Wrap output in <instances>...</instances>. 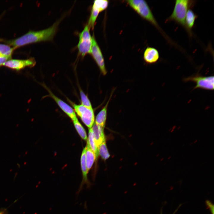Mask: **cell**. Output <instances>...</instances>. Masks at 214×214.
<instances>
[{"instance_id": "1", "label": "cell", "mask_w": 214, "mask_h": 214, "mask_svg": "<svg viewBox=\"0 0 214 214\" xmlns=\"http://www.w3.org/2000/svg\"><path fill=\"white\" fill-rule=\"evenodd\" d=\"M60 21L55 22L50 27L39 31H30L23 35L7 43L15 48L27 44L52 40L56 33Z\"/></svg>"}, {"instance_id": "2", "label": "cell", "mask_w": 214, "mask_h": 214, "mask_svg": "<svg viewBox=\"0 0 214 214\" xmlns=\"http://www.w3.org/2000/svg\"><path fill=\"white\" fill-rule=\"evenodd\" d=\"M126 2L141 17L154 26L166 39L168 38L159 25L146 1L129 0L126 1Z\"/></svg>"}, {"instance_id": "3", "label": "cell", "mask_w": 214, "mask_h": 214, "mask_svg": "<svg viewBox=\"0 0 214 214\" xmlns=\"http://www.w3.org/2000/svg\"><path fill=\"white\" fill-rule=\"evenodd\" d=\"M195 1L189 0H176L172 12L166 21H175L186 29L185 19L186 13L188 10L194 5Z\"/></svg>"}, {"instance_id": "4", "label": "cell", "mask_w": 214, "mask_h": 214, "mask_svg": "<svg viewBox=\"0 0 214 214\" xmlns=\"http://www.w3.org/2000/svg\"><path fill=\"white\" fill-rule=\"evenodd\" d=\"M87 25L79 34V41L77 46L79 55L84 57L88 54H90L92 46V37Z\"/></svg>"}, {"instance_id": "5", "label": "cell", "mask_w": 214, "mask_h": 214, "mask_svg": "<svg viewBox=\"0 0 214 214\" xmlns=\"http://www.w3.org/2000/svg\"><path fill=\"white\" fill-rule=\"evenodd\" d=\"M75 111L80 117L84 123L89 128L93 125L95 121V116L92 108H89L82 105H78L70 101Z\"/></svg>"}, {"instance_id": "6", "label": "cell", "mask_w": 214, "mask_h": 214, "mask_svg": "<svg viewBox=\"0 0 214 214\" xmlns=\"http://www.w3.org/2000/svg\"><path fill=\"white\" fill-rule=\"evenodd\" d=\"M185 81H191L196 83L193 89L201 88L208 90L214 89V76H202L197 74L185 78Z\"/></svg>"}, {"instance_id": "7", "label": "cell", "mask_w": 214, "mask_h": 214, "mask_svg": "<svg viewBox=\"0 0 214 214\" xmlns=\"http://www.w3.org/2000/svg\"><path fill=\"white\" fill-rule=\"evenodd\" d=\"M92 37V46L91 53L92 57L103 75L107 73L104 59L101 49L95 38L93 34Z\"/></svg>"}, {"instance_id": "8", "label": "cell", "mask_w": 214, "mask_h": 214, "mask_svg": "<svg viewBox=\"0 0 214 214\" xmlns=\"http://www.w3.org/2000/svg\"><path fill=\"white\" fill-rule=\"evenodd\" d=\"M108 4V0H96L94 1L87 24L90 29H93L99 13L106 9Z\"/></svg>"}, {"instance_id": "9", "label": "cell", "mask_w": 214, "mask_h": 214, "mask_svg": "<svg viewBox=\"0 0 214 214\" xmlns=\"http://www.w3.org/2000/svg\"><path fill=\"white\" fill-rule=\"evenodd\" d=\"M35 63L36 62L33 58H30L26 59H11L5 62L3 65L18 71L27 67H33L35 65Z\"/></svg>"}, {"instance_id": "10", "label": "cell", "mask_w": 214, "mask_h": 214, "mask_svg": "<svg viewBox=\"0 0 214 214\" xmlns=\"http://www.w3.org/2000/svg\"><path fill=\"white\" fill-rule=\"evenodd\" d=\"M43 85L49 92V95L54 100L61 109L73 121L77 118L75 113L72 107L54 94L46 86Z\"/></svg>"}, {"instance_id": "11", "label": "cell", "mask_w": 214, "mask_h": 214, "mask_svg": "<svg viewBox=\"0 0 214 214\" xmlns=\"http://www.w3.org/2000/svg\"><path fill=\"white\" fill-rule=\"evenodd\" d=\"M160 57L159 53L156 48L148 47L145 50L143 55L145 62L148 64H154L159 60Z\"/></svg>"}, {"instance_id": "12", "label": "cell", "mask_w": 214, "mask_h": 214, "mask_svg": "<svg viewBox=\"0 0 214 214\" xmlns=\"http://www.w3.org/2000/svg\"><path fill=\"white\" fill-rule=\"evenodd\" d=\"M91 128L95 142L99 149L100 144L106 140L104 132V128L95 123Z\"/></svg>"}, {"instance_id": "13", "label": "cell", "mask_w": 214, "mask_h": 214, "mask_svg": "<svg viewBox=\"0 0 214 214\" xmlns=\"http://www.w3.org/2000/svg\"><path fill=\"white\" fill-rule=\"evenodd\" d=\"M197 17V15L192 10L189 9L188 10L185 19L186 30L191 36L192 34V29L194 26Z\"/></svg>"}, {"instance_id": "14", "label": "cell", "mask_w": 214, "mask_h": 214, "mask_svg": "<svg viewBox=\"0 0 214 214\" xmlns=\"http://www.w3.org/2000/svg\"><path fill=\"white\" fill-rule=\"evenodd\" d=\"M111 96V95L107 102L97 115L95 119V123L104 128L107 118V108Z\"/></svg>"}, {"instance_id": "15", "label": "cell", "mask_w": 214, "mask_h": 214, "mask_svg": "<svg viewBox=\"0 0 214 214\" xmlns=\"http://www.w3.org/2000/svg\"><path fill=\"white\" fill-rule=\"evenodd\" d=\"M86 146V159L87 171H88L92 167L94 162L96 159L95 155L91 149L88 140H87Z\"/></svg>"}, {"instance_id": "16", "label": "cell", "mask_w": 214, "mask_h": 214, "mask_svg": "<svg viewBox=\"0 0 214 214\" xmlns=\"http://www.w3.org/2000/svg\"><path fill=\"white\" fill-rule=\"evenodd\" d=\"M89 146L95 155L96 160L99 155V149L95 141L92 128H89L88 139H87Z\"/></svg>"}, {"instance_id": "17", "label": "cell", "mask_w": 214, "mask_h": 214, "mask_svg": "<svg viewBox=\"0 0 214 214\" xmlns=\"http://www.w3.org/2000/svg\"><path fill=\"white\" fill-rule=\"evenodd\" d=\"M15 49V48L11 47L9 45L0 44V55L11 59L12 55Z\"/></svg>"}, {"instance_id": "18", "label": "cell", "mask_w": 214, "mask_h": 214, "mask_svg": "<svg viewBox=\"0 0 214 214\" xmlns=\"http://www.w3.org/2000/svg\"><path fill=\"white\" fill-rule=\"evenodd\" d=\"M73 122L77 131L81 138L84 140H87V136L85 130L77 118L73 120Z\"/></svg>"}, {"instance_id": "19", "label": "cell", "mask_w": 214, "mask_h": 214, "mask_svg": "<svg viewBox=\"0 0 214 214\" xmlns=\"http://www.w3.org/2000/svg\"><path fill=\"white\" fill-rule=\"evenodd\" d=\"M99 154L101 158L105 160L107 159L110 157V155L107 147L106 140L102 142L99 146Z\"/></svg>"}, {"instance_id": "20", "label": "cell", "mask_w": 214, "mask_h": 214, "mask_svg": "<svg viewBox=\"0 0 214 214\" xmlns=\"http://www.w3.org/2000/svg\"><path fill=\"white\" fill-rule=\"evenodd\" d=\"M81 105L86 107L92 108L91 104L87 96L81 90H80Z\"/></svg>"}, {"instance_id": "21", "label": "cell", "mask_w": 214, "mask_h": 214, "mask_svg": "<svg viewBox=\"0 0 214 214\" xmlns=\"http://www.w3.org/2000/svg\"><path fill=\"white\" fill-rule=\"evenodd\" d=\"M206 205L209 208L212 214H214V206L213 204L210 201L207 200L206 202Z\"/></svg>"}, {"instance_id": "22", "label": "cell", "mask_w": 214, "mask_h": 214, "mask_svg": "<svg viewBox=\"0 0 214 214\" xmlns=\"http://www.w3.org/2000/svg\"><path fill=\"white\" fill-rule=\"evenodd\" d=\"M10 59L8 58L0 55V66L3 65L5 62Z\"/></svg>"}, {"instance_id": "23", "label": "cell", "mask_w": 214, "mask_h": 214, "mask_svg": "<svg viewBox=\"0 0 214 214\" xmlns=\"http://www.w3.org/2000/svg\"><path fill=\"white\" fill-rule=\"evenodd\" d=\"M176 128V126L175 125H174V126H173L170 132L171 133H172L174 130V129Z\"/></svg>"}, {"instance_id": "24", "label": "cell", "mask_w": 214, "mask_h": 214, "mask_svg": "<svg viewBox=\"0 0 214 214\" xmlns=\"http://www.w3.org/2000/svg\"><path fill=\"white\" fill-rule=\"evenodd\" d=\"M5 210L0 211V214H5Z\"/></svg>"}, {"instance_id": "25", "label": "cell", "mask_w": 214, "mask_h": 214, "mask_svg": "<svg viewBox=\"0 0 214 214\" xmlns=\"http://www.w3.org/2000/svg\"><path fill=\"white\" fill-rule=\"evenodd\" d=\"M197 141H198V140H194V141H193V143H194V144H196V143L197 142Z\"/></svg>"}, {"instance_id": "26", "label": "cell", "mask_w": 214, "mask_h": 214, "mask_svg": "<svg viewBox=\"0 0 214 214\" xmlns=\"http://www.w3.org/2000/svg\"><path fill=\"white\" fill-rule=\"evenodd\" d=\"M179 207H178V208H177V209L174 212V213H173V214H175V213L176 212H177V210H178V209H179Z\"/></svg>"}, {"instance_id": "27", "label": "cell", "mask_w": 214, "mask_h": 214, "mask_svg": "<svg viewBox=\"0 0 214 214\" xmlns=\"http://www.w3.org/2000/svg\"><path fill=\"white\" fill-rule=\"evenodd\" d=\"M164 158L163 157L160 159V161H162L164 160Z\"/></svg>"}, {"instance_id": "28", "label": "cell", "mask_w": 214, "mask_h": 214, "mask_svg": "<svg viewBox=\"0 0 214 214\" xmlns=\"http://www.w3.org/2000/svg\"><path fill=\"white\" fill-rule=\"evenodd\" d=\"M171 156H169V157H168V158H167V159L168 160H169L171 159Z\"/></svg>"}, {"instance_id": "29", "label": "cell", "mask_w": 214, "mask_h": 214, "mask_svg": "<svg viewBox=\"0 0 214 214\" xmlns=\"http://www.w3.org/2000/svg\"><path fill=\"white\" fill-rule=\"evenodd\" d=\"M193 144V143L192 142H191V143H190L189 144V145H190V146H191V145H192Z\"/></svg>"}, {"instance_id": "30", "label": "cell", "mask_w": 214, "mask_h": 214, "mask_svg": "<svg viewBox=\"0 0 214 214\" xmlns=\"http://www.w3.org/2000/svg\"><path fill=\"white\" fill-rule=\"evenodd\" d=\"M180 127H181L180 126H179V127H178V128H177V130H179V129H180Z\"/></svg>"}, {"instance_id": "31", "label": "cell", "mask_w": 214, "mask_h": 214, "mask_svg": "<svg viewBox=\"0 0 214 214\" xmlns=\"http://www.w3.org/2000/svg\"><path fill=\"white\" fill-rule=\"evenodd\" d=\"M171 128H170V129H169V131L170 132L171 131Z\"/></svg>"}, {"instance_id": "32", "label": "cell", "mask_w": 214, "mask_h": 214, "mask_svg": "<svg viewBox=\"0 0 214 214\" xmlns=\"http://www.w3.org/2000/svg\"><path fill=\"white\" fill-rule=\"evenodd\" d=\"M159 155H160V154H158L157 155V156H157V157H158V156H159Z\"/></svg>"}, {"instance_id": "33", "label": "cell", "mask_w": 214, "mask_h": 214, "mask_svg": "<svg viewBox=\"0 0 214 214\" xmlns=\"http://www.w3.org/2000/svg\"><path fill=\"white\" fill-rule=\"evenodd\" d=\"M3 40V39H0V41H2Z\"/></svg>"}, {"instance_id": "34", "label": "cell", "mask_w": 214, "mask_h": 214, "mask_svg": "<svg viewBox=\"0 0 214 214\" xmlns=\"http://www.w3.org/2000/svg\"><path fill=\"white\" fill-rule=\"evenodd\" d=\"M166 163H164V164L165 165L166 164Z\"/></svg>"}]
</instances>
